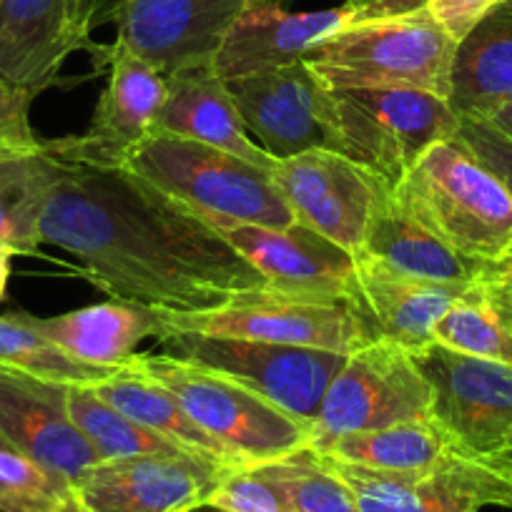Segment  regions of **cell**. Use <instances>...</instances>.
Listing matches in <instances>:
<instances>
[{"instance_id": "obj_1", "label": "cell", "mask_w": 512, "mask_h": 512, "mask_svg": "<svg viewBox=\"0 0 512 512\" xmlns=\"http://www.w3.org/2000/svg\"><path fill=\"white\" fill-rule=\"evenodd\" d=\"M41 241L68 251L111 299L144 307L199 312L269 287L216 226L128 169L61 161Z\"/></svg>"}, {"instance_id": "obj_2", "label": "cell", "mask_w": 512, "mask_h": 512, "mask_svg": "<svg viewBox=\"0 0 512 512\" xmlns=\"http://www.w3.org/2000/svg\"><path fill=\"white\" fill-rule=\"evenodd\" d=\"M392 194L470 262L512 259V194L455 139L432 146Z\"/></svg>"}, {"instance_id": "obj_3", "label": "cell", "mask_w": 512, "mask_h": 512, "mask_svg": "<svg viewBox=\"0 0 512 512\" xmlns=\"http://www.w3.org/2000/svg\"><path fill=\"white\" fill-rule=\"evenodd\" d=\"M457 46L420 6L362 18L309 48L304 63L329 88H420L450 98Z\"/></svg>"}, {"instance_id": "obj_4", "label": "cell", "mask_w": 512, "mask_h": 512, "mask_svg": "<svg viewBox=\"0 0 512 512\" xmlns=\"http://www.w3.org/2000/svg\"><path fill=\"white\" fill-rule=\"evenodd\" d=\"M123 169L174 196L216 229L297 224L272 171L229 151L154 134Z\"/></svg>"}, {"instance_id": "obj_5", "label": "cell", "mask_w": 512, "mask_h": 512, "mask_svg": "<svg viewBox=\"0 0 512 512\" xmlns=\"http://www.w3.org/2000/svg\"><path fill=\"white\" fill-rule=\"evenodd\" d=\"M131 364L166 387L191 420L234 457L236 465H264L304 450L312 442L307 422L226 374L166 352H136Z\"/></svg>"}, {"instance_id": "obj_6", "label": "cell", "mask_w": 512, "mask_h": 512, "mask_svg": "<svg viewBox=\"0 0 512 512\" xmlns=\"http://www.w3.org/2000/svg\"><path fill=\"white\" fill-rule=\"evenodd\" d=\"M342 154L390 191L417 161L452 141L460 116L450 98L420 88H332Z\"/></svg>"}, {"instance_id": "obj_7", "label": "cell", "mask_w": 512, "mask_h": 512, "mask_svg": "<svg viewBox=\"0 0 512 512\" xmlns=\"http://www.w3.org/2000/svg\"><path fill=\"white\" fill-rule=\"evenodd\" d=\"M156 312L164 327L161 339L169 334H201L294 344L339 354H352L354 349L374 342L352 299L309 297L272 287L236 294L219 307L199 312Z\"/></svg>"}, {"instance_id": "obj_8", "label": "cell", "mask_w": 512, "mask_h": 512, "mask_svg": "<svg viewBox=\"0 0 512 512\" xmlns=\"http://www.w3.org/2000/svg\"><path fill=\"white\" fill-rule=\"evenodd\" d=\"M430 420V384L407 349L384 339L347 354L329 382L309 447L347 435Z\"/></svg>"}, {"instance_id": "obj_9", "label": "cell", "mask_w": 512, "mask_h": 512, "mask_svg": "<svg viewBox=\"0 0 512 512\" xmlns=\"http://www.w3.org/2000/svg\"><path fill=\"white\" fill-rule=\"evenodd\" d=\"M159 342L166 354L226 374L309 427L317 420L329 382L347 359V354L327 349L201 334H169Z\"/></svg>"}, {"instance_id": "obj_10", "label": "cell", "mask_w": 512, "mask_h": 512, "mask_svg": "<svg viewBox=\"0 0 512 512\" xmlns=\"http://www.w3.org/2000/svg\"><path fill=\"white\" fill-rule=\"evenodd\" d=\"M319 460L342 477L359 512H480L490 505L512 507V465L465 447L417 472L367 470L324 455Z\"/></svg>"}, {"instance_id": "obj_11", "label": "cell", "mask_w": 512, "mask_h": 512, "mask_svg": "<svg viewBox=\"0 0 512 512\" xmlns=\"http://www.w3.org/2000/svg\"><path fill=\"white\" fill-rule=\"evenodd\" d=\"M93 53L108 68V81L91 126L81 136L46 141V149L63 164L123 169L154 136L166 98V76L118 41Z\"/></svg>"}, {"instance_id": "obj_12", "label": "cell", "mask_w": 512, "mask_h": 512, "mask_svg": "<svg viewBox=\"0 0 512 512\" xmlns=\"http://www.w3.org/2000/svg\"><path fill=\"white\" fill-rule=\"evenodd\" d=\"M226 83L249 136L272 159L312 149L342 154L334 91L304 61Z\"/></svg>"}, {"instance_id": "obj_13", "label": "cell", "mask_w": 512, "mask_h": 512, "mask_svg": "<svg viewBox=\"0 0 512 512\" xmlns=\"http://www.w3.org/2000/svg\"><path fill=\"white\" fill-rule=\"evenodd\" d=\"M430 384V417L462 447L495 457L512 432V364L432 342L412 354Z\"/></svg>"}, {"instance_id": "obj_14", "label": "cell", "mask_w": 512, "mask_h": 512, "mask_svg": "<svg viewBox=\"0 0 512 512\" xmlns=\"http://www.w3.org/2000/svg\"><path fill=\"white\" fill-rule=\"evenodd\" d=\"M113 0H0V73L41 93L76 51H96L91 33Z\"/></svg>"}, {"instance_id": "obj_15", "label": "cell", "mask_w": 512, "mask_h": 512, "mask_svg": "<svg viewBox=\"0 0 512 512\" xmlns=\"http://www.w3.org/2000/svg\"><path fill=\"white\" fill-rule=\"evenodd\" d=\"M272 179L299 224L352 254L362 249L379 194L387 189L357 161L332 149L279 159Z\"/></svg>"}, {"instance_id": "obj_16", "label": "cell", "mask_w": 512, "mask_h": 512, "mask_svg": "<svg viewBox=\"0 0 512 512\" xmlns=\"http://www.w3.org/2000/svg\"><path fill=\"white\" fill-rule=\"evenodd\" d=\"M249 0H113L116 41L171 76L209 66Z\"/></svg>"}, {"instance_id": "obj_17", "label": "cell", "mask_w": 512, "mask_h": 512, "mask_svg": "<svg viewBox=\"0 0 512 512\" xmlns=\"http://www.w3.org/2000/svg\"><path fill=\"white\" fill-rule=\"evenodd\" d=\"M387 16L379 3H349L327 11L292 13L272 0H249L216 51L214 71L224 81L274 71L304 61L309 48L362 18Z\"/></svg>"}, {"instance_id": "obj_18", "label": "cell", "mask_w": 512, "mask_h": 512, "mask_svg": "<svg viewBox=\"0 0 512 512\" xmlns=\"http://www.w3.org/2000/svg\"><path fill=\"white\" fill-rule=\"evenodd\" d=\"M226 470L189 452L123 457L93 465L73 492L91 512H186L209 502Z\"/></svg>"}, {"instance_id": "obj_19", "label": "cell", "mask_w": 512, "mask_h": 512, "mask_svg": "<svg viewBox=\"0 0 512 512\" xmlns=\"http://www.w3.org/2000/svg\"><path fill=\"white\" fill-rule=\"evenodd\" d=\"M0 440L76 485L101 462L68 417L63 384L0 367Z\"/></svg>"}, {"instance_id": "obj_20", "label": "cell", "mask_w": 512, "mask_h": 512, "mask_svg": "<svg viewBox=\"0 0 512 512\" xmlns=\"http://www.w3.org/2000/svg\"><path fill=\"white\" fill-rule=\"evenodd\" d=\"M221 234L272 289L309 297H352V251L299 221L282 229L254 224L226 226Z\"/></svg>"}, {"instance_id": "obj_21", "label": "cell", "mask_w": 512, "mask_h": 512, "mask_svg": "<svg viewBox=\"0 0 512 512\" xmlns=\"http://www.w3.org/2000/svg\"><path fill=\"white\" fill-rule=\"evenodd\" d=\"M475 284V282H472ZM470 284H442L407 277L367 254H354L352 304L372 339H384L407 352L435 342V327Z\"/></svg>"}, {"instance_id": "obj_22", "label": "cell", "mask_w": 512, "mask_h": 512, "mask_svg": "<svg viewBox=\"0 0 512 512\" xmlns=\"http://www.w3.org/2000/svg\"><path fill=\"white\" fill-rule=\"evenodd\" d=\"M154 134L199 141L269 171L277 164V159H272L249 136L229 83L211 63L166 76V98L156 118Z\"/></svg>"}, {"instance_id": "obj_23", "label": "cell", "mask_w": 512, "mask_h": 512, "mask_svg": "<svg viewBox=\"0 0 512 512\" xmlns=\"http://www.w3.org/2000/svg\"><path fill=\"white\" fill-rule=\"evenodd\" d=\"M26 317L68 357L103 369H126L144 339L159 342L164 334L154 307L121 299L91 304L58 317Z\"/></svg>"}, {"instance_id": "obj_24", "label": "cell", "mask_w": 512, "mask_h": 512, "mask_svg": "<svg viewBox=\"0 0 512 512\" xmlns=\"http://www.w3.org/2000/svg\"><path fill=\"white\" fill-rule=\"evenodd\" d=\"M357 254L372 256L384 267L407 274V277L442 284H472L497 267V264L470 262L457 254L422 221H417L390 189L379 194L367 236Z\"/></svg>"}, {"instance_id": "obj_25", "label": "cell", "mask_w": 512, "mask_h": 512, "mask_svg": "<svg viewBox=\"0 0 512 512\" xmlns=\"http://www.w3.org/2000/svg\"><path fill=\"white\" fill-rule=\"evenodd\" d=\"M510 101L512 0H502L457 46L450 103L460 118H480Z\"/></svg>"}, {"instance_id": "obj_26", "label": "cell", "mask_w": 512, "mask_h": 512, "mask_svg": "<svg viewBox=\"0 0 512 512\" xmlns=\"http://www.w3.org/2000/svg\"><path fill=\"white\" fill-rule=\"evenodd\" d=\"M93 392L103 397L108 405L116 407L118 412L139 422L146 430L166 437L181 450L191 452V455L209 457V460L221 462V465H236L234 457L191 420L189 412L181 407V402L166 387L141 374L134 364H128L126 369H121L113 377L93 384Z\"/></svg>"}, {"instance_id": "obj_27", "label": "cell", "mask_w": 512, "mask_h": 512, "mask_svg": "<svg viewBox=\"0 0 512 512\" xmlns=\"http://www.w3.org/2000/svg\"><path fill=\"white\" fill-rule=\"evenodd\" d=\"M497 264L442 314L435 342L470 357L512 364V284Z\"/></svg>"}, {"instance_id": "obj_28", "label": "cell", "mask_w": 512, "mask_h": 512, "mask_svg": "<svg viewBox=\"0 0 512 512\" xmlns=\"http://www.w3.org/2000/svg\"><path fill=\"white\" fill-rule=\"evenodd\" d=\"M61 161L38 149H0V244L16 254H38L41 216Z\"/></svg>"}, {"instance_id": "obj_29", "label": "cell", "mask_w": 512, "mask_h": 512, "mask_svg": "<svg viewBox=\"0 0 512 512\" xmlns=\"http://www.w3.org/2000/svg\"><path fill=\"white\" fill-rule=\"evenodd\" d=\"M312 450L339 462L367 467V470L417 472L437 465L452 452L462 450V445L440 422L430 417V420L402 422L384 430L339 437Z\"/></svg>"}, {"instance_id": "obj_30", "label": "cell", "mask_w": 512, "mask_h": 512, "mask_svg": "<svg viewBox=\"0 0 512 512\" xmlns=\"http://www.w3.org/2000/svg\"><path fill=\"white\" fill-rule=\"evenodd\" d=\"M63 392H66L68 417L76 422L83 437L91 442L101 462L139 455H179V452H186L166 437L146 430L139 422L118 412L103 397H98L88 384H63Z\"/></svg>"}, {"instance_id": "obj_31", "label": "cell", "mask_w": 512, "mask_h": 512, "mask_svg": "<svg viewBox=\"0 0 512 512\" xmlns=\"http://www.w3.org/2000/svg\"><path fill=\"white\" fill-rule=\"evenodd\" d=\"M0 367L16 369L56 384H93L121 369H103L68 357L61 347L43 337L26 314H0Z\"/></svg>"}, {"instance_id": "obj_32", "label": "cell", "mask_w": 512, "mask_h": 512, "mask_svg": "<svg viewBox=\"0 0 512 512\" xmlns=\"http://www.w3.org/2000/svg\"><path fill=\"white\" fill-rule=\"evenodd\" d=\"M254 467L284 492L294 512H359L352 490L312 447Z\"/></svg>"}, {"instance_id": "obj_33", "label": "cell", "mask_w": 512, "mask_h": 512, "mask_svg": "<svg viewBox=\"0 0 512 512\" xmlns=\"http://www.w3.org/2000/svg\"><path fill=\"white\" fill-rule=\"evenodd\" d=\"M73 492L71 482L53 475L13 447L0 445V507L8 512H51Z\"/></svg>"}, {"instance_id": "obj_34", "label": "cell", "mask_w": 512, "mask_h": 512, "mask_svg": "<svg viewBox=\"0 0 512 512\" xmlns=\"http://www.w3.org/2000/svg\"><path fill=\"white\" fill-rule=\"evenodd\" d=\"M209 502L226 512H294L284 492L254 465L229 467Z\"/></svg>"}, {"instance_id": "obj_35", "label": "cell", "mask_w": 512, "mask_h": 512, "mask_svg": "<svg viewBox=\"0 0 512 512\" xmlns=\"http://www.w3.org/2000/svg\"><path fill=\"white\" fill-rule=\"evenodd\" d=\"M457 144L465 146L482 166L492 171L512 194V139L497 131L485 118H460L455 136Z\"/></svg>"}, {"instance_id": "obj_36", "label": "cell", "mask_w": 512, "mask_h": 512, "mask_svg": "<svg viewBox=\"0 0 512 512\" xmlns=\"http://www.w3.org/2000/svg\"><path fill=\"white\" fill-rule=\"evenodd\" d=\"M36 93L16 86L0 73V149H38L41 141L31 126V103Z\"/></svg>"}, {"instance_id": "obj_37", "label": "cell", "mask_w": 512, "mask_h": 512, "mask_svg": "<svg viewBox=\"0 0 512 512\" xmlns=\"http://www.w3.org/2000/svg\"><path fill=\"white\" fill-rule=\"evenodd\" d=\"M500 3L502 0H427L425 6L432 18L460 43Z\"/></svg>"}, {"instance_id": "obj_38", "label": "cell", "mask_w": 512, "mask_h": 512, "mask_svg": "<svg viewBox=\"0 0 512 512\" xmlns=\"http://www.w3.org/2000/svg\"><path fill=\"white\" fill-rule=\"evenodd\" d=\"M462 118H465V116H462ZM480 118H485V121L492 123L497 131H502V134L510 136V139H512V101L502 103V106H497V108H492L490 113H485V116H480Z\"/></svg>"}, {"instance_id": "obj_39", "label": "cell", "mask_w": 512, "mask_h": 512, "mask_svg": "<svg viewBox=\"0 0 512 512\" xmlns=\"http://www.w3.org/2000/svg\"><path fill=\"white\" fill-rule=\"evenodd\" d=\"M13 256H16V251H13L11 246L0 244V302H3V297H6L8 282H11Z\"/></svg>"}, {"instance_id": "obj_40", "label": "cell", "mask_w": 512, "mask_h": 512, "mask_svg": "<svg viewBox=\"0 0 512 512\" xmlns=\"http://www.w3.org/2000/svg\"><path fill=\"white\" fill-rule=\"evenodd\" d=\"M51 512H91V510H88V507L83 505L81 500H78V497H76V492H71V495H68V497H63V500L58 502V505L53 507Z\"/></svg>"}, {"instance_id": "obj_41", "label": "cell", "mask_w": 512, "mask_h": 512, "mask_svg": "<svg viewBox=\"0 0 512 512\" xmlns=\"http://www.w3.org/2000/svg\"><path fill=\"white\" fill-rule=\"evenodd\" d=\"M495 457H500V460H505L507 465H512V432L505 437V442H502V447L497 450Z\"/></svg>"}, {"instance_id": "obj_42", "label": "cell", "mask_w": 512, "mask_h": 512, "mask_svg": "<svg viewBox=\"0 0 512 512\" xmlns=\"http://www.w3.org/2000/svg\"><path fill=\"white\" fill-rule=\"evenodd\" d=\"M272 3H279V6L287 8L289 3H292V0H272ZM349 3H382V6L390 8V0H349Z\"/></svg>"}, {"instance_id": "obj_43", "label": "cell", "mask_w": 512, "mask_h": 512, "mask_svg": "<svg viewBox=\"0 0 512 512\" xmlns=\"http://www.w3.org/2000/svg\"><path fill=\"white\" fill-rule=\"evenodd\" d=\"M186 512H226V510H221V507L211 505V502H204V505H199V507H191V510H186Z\"/></svg>"}, {"instance_id": "obj_44", "label": "cell", "mask_w": 512, "mask_h": 512, "mask_svg": "<svg viewBox=\"0 0 512 512\" xmlns=\"http://www.w3.org/2000/svg\"><path fill=\"white\" fill-rule=\"evenodd\" d=\"M502 272H505L507 277H512V259H507V262L502 264Z\"/></svg>"}, {"instance_id": "obj_45", "label": "cell", "mask_w": 512, "mask_h": 512, "mask_svg": "<svg viewBox=\"0 0 512 512\" xmlns=\"http://www.w3.org/2000/svg\"><path fill=\"white\" fill-rule=\"evenodd\" d=\"M502 264H505V262H502ZM500 274H502V277H505V279H507V282H510V284H512V277H507V274H505V272H502V267H500Z\"/></svg>"}, {"instance_id": "obj_46", "label": "cell", "mask_w": 512, "mask_h": 512, "mask_svg": "<svg viewBox=\"0 0 512 512\" xmlns=\"http://www.w3.org/2000/svg\"><path fill=\"white\" fill-rule=\"evenodd\" d=\"M0 512H8V510H3V507H0Z\"/></svg>"}, {"instance_id": "obj_47", "label": "cell", "mask_w": 512, "mask_h": 512, "mask_svg": "<svg viewBox=\"0 0 512 512\" xmlns=\"http://www.w3.org/2000/svg\"><path fill=\"white\" fill-rule=\"evenodd\" d=\"M0 445H6V442H3V440H0Z\"/></svg>"}, {"instance_id": "obj_48", "label": "cell", "mask_w": 512, "mask_h": 512, "mask_svg": "<svg viewBox=\"0 0 512 512\" xmlns=\"http://www.w3.org/2000/svg\"><path fill=\"white\" fill-rule=\"evenodd\" d=\"M420 3H427V0H420Z\"/></svg>"}]
</instances>
